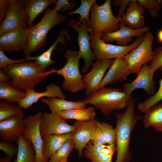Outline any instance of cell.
<instances>
[{"label": "cell", "mask_w": 162, "mask_h": 162, "mask_svg": "<svg viewBox=\"0 0 162 162\" xmlns=\"http://www.w3.org/2000/svg\"><path fill=\"white\" fill-rule=\"evenodd\" d=\"M135 100L128 103L124 113H115L116 118L115 145L117 152L115 162H130L133 155L130 150L132 133L138 121L142 118L136 115L134 109Z\"/></svg>", "instance_id": "cell-1"}, {"label": "cell", "mask_w": 162, "mask_h": 162, "mask_svg": "<svg viewBox=\"0 0 162 162\" xmlns=\"http://www.w3.org/2000/svg\"><path fill=\"white\" fill-rule=\"evenodd\" d=\"M16 63L3 68L1 70L12 80L10 85L16 90L24 92L34 87L45 80L42 75L46 70L42 69L36 62L30 60Z\"/></svg>", "instance_id": "cell-2"}, {"label": "cell", "mask_w": 162, "mask_h": 162, "mask_svg": "<svg viewBox=\"0 0 162 162\" xmlns=\"http://www.w3.org/2000/svg\"><path fill=\"white\" fill-rule=\"evenodd\" d=\"M65 16L62 15L50 8L44 11V16L37 24L30 26L26 41V47L24 51L26 56L42 47L46 44L47 34L55 26L64 21Z\"/></svg>", "instance_id": "cell-3"}, {"label": "cell", "mask_w": 162, "mask_h": 162, "mask_svg": "<svg viewBox=\"0 0 162 162\" xmlns=\"http://www.w3.org/2000/svg\"><path fill=\"white\" fill-rule=\"evenodd\" d=\"M132 99L119 88L105 87L87 96L84 100L86 104L92 105L103 115L108 116L115 110L126 107Z\"/></svg>", "instance_id": "cell-4"}, {"label": "cell", "mask_w": 162, "mask_h": 162, "mask_svg": "<svg viewBox=\"0 0 162 162\" xmlns=\"http://www.w3.org/2000/svg\"><path fill=\"white\" fill-rule=\"evenodd\" d=\"M111 0H106L102 5L95 2L91 10V18L87 23L90 34L101 35L119 29L121 18L115 16L112 12Z\"/></svg>", "instance_id": "cell-5"}, {"label": "cell", "mask_w": 162, "mask_h": 162, "mask_svg": "<svg viewBox=\"0 0 162 162\" xmlns=\"http://www.w3.org/2000/svg\"><path fill=\"white\" fill-rule=\"evenodd\" d=\"M64 57L67 62L62 68L58 70L53 68L42 75L46 76L51 74H56L62 76L64 79L62 83L63 88L72 93H76L85 88L82 82V76L80 71V58L78 51L68 50Z\"/></svg>", "instance_id": "cell-6"}, {"label": "cell", "mask_w": 162, "mask_h": 162, "mask_svg": "<svg viewBox=\"0 0 162 162\" xmlns=\"http://www.w3.org/2000/svg\"><path fill=\"white\" fill-rule=\"evenodd\" d=\"M91 47L95 60L124 57L128 53L137 47L143 39V37L138 38L130 44L121 46L105 42L100 39L101 35L99 34H91Z\"/></svg>", "instance_id": "cell-7"}, {"label": "cell", "mask_w": 162, "mask_h": 162, "mask_svg": "<svg viewBox=\"0 0 162 162\" xmlns=\"http://www.w3.org/2000/svg\"><path fill=\"white\" fill-rule=\"evenodd\" d=\"M154 39L152 34L149 31L147 32L140 45L124 56L131 74L137 75L142 66L152 59L154 53L152 47Z\"/></svg>", "instance_id": "cell-8"}, {"label": "cell", "mask_w": 162, "mask_h": 162, "mask_svg": "<svg viewBox=\"0 0 162 162\" xmlns=\"http://www.w3.org/2000/svg\"><path fill=\"white\" fill-rule=\"evenodd\" d=\"M68 23L69 26L74 28L78 33L79 54L80 58H83L84 61V65L81 70L82 73H86L88 71L90 66L92 65L93 60H95L91 47V34L88 33L87 22L84 20L81 21L70 19Z\"/></svg>", "instance_id": "cell-9"}, {"label": "cell", "mask_w": 162, "mask_h": 162, "mask_svg": "<svg viewBox=\"0 0 162 162\" xmlns=\"http://www.w3.org/2000/svg\"><path fill=\"white\" fill-rule=\"evenodd\" d=\"M28 16L24 9L21 0H9L5 17L0 26V36L20 28H27Z\"/></svg>", "instance_id": "cell-10"}, {"label": "cell", "mask_w": 162, "mask_h": 162, "mask_svg": "<svg viewBox=\"0 0 162 162\" xmlns=\"http://www.w3.org/2000/svg\"><path fill=\"white\" fill-rule=\"evenodd\" d=\"M43 114L41 112H39L35 115H29L24 119L26 129L22 135L25 139L29 140L33 145L35 153V162L48 161L44 157L42 152L43 140L40 126Z\"/></svg>", "instance_id": "cell-11"}, {"label": "cell", "mask_w": 162, "mask_h": 162, "mask_svg": "<svg viewBox=\"0 0 162 162\" xmlns=\"http://www.w3.org/2000/svg\"><path fill=\"white\" fill-rule=\"evenodd\" d=\"M113 60L98 59L93 63L91 70L82 76V84L87 96L100 90V85L105 75L112 65Z\"/></svg>", "instance_id": "cell-12"}, {"label": "cell", "mask_w": 162, "mask_h": 162, "mask_svg": "<svg viewBox=\"0 0 162 162\" xmlns=\"http://www.w3.org/2000/svg\"><path fill=\"white\" fill-rule=\"evenodd\" d=\"M155 71L149 65L144 64L133 81L123 84V91L130 97H132L133 91L137 89H142L148 95H153L155 92V82L153 80Z\"/></svg>", "instance_id": "cell-13"}, {"label": "cell", "mask_w": 162, "mask_h": 162, "mask_svg": "<svg viewBox=\"0 0 162 162\" xmlns=\"http://www.w3.org/2000/svg\"><path fill=\"white\" fill-rule=\"evenodd\" d=\"M74 125L68 124L65 120L56 114L45 112L41 119L40 130L42 137L52 134H62L74 132Z\"/></svg>", "instance_id": "cell-14"}, {"label": "cell", "mask_w": 162, "mask_h": 162, "mask_svg": "<svg viewBox=\"0 0 162 162\" xmlns=\"http://www.w3.org/2000/svg\"><path fill=\"white\" fill-rule=\"evenodd\" d=\"M30 27L20 28L0 36V50L8 52L23 50L26 47Z\"/></svg>", "instance_id": "cell-15"}, {"label": "cell", "mask_w": 162, "mask_h": 162, "mask_svg": "<svg viewBox=\"0 0 162 162\" xmlns=\"http://www.w3.org/2000/svg\"><path fill=\"white\" fill-rule=\"evenodd\" d=\"M149 30V27L147 26L141 28L135 29L120 23L118 30L101 35L100 39L105 43L115 41L118 45L126 46L132 41V37H143Z\"/></svg>", "instance_id": "cell-16"}, {"label": "cell", "mask_w": 162, "mask_h": 162, "mask_svg": "<svg viewBox=\"0 0 162 162\" xmlns=\"http://www.w3.org/2000/svg\"><path fill=\"white\" fill-rule=\"evenodd\" d=\"M98 121L97 119L87 121H76L73 125L75 130L71 138L77 151L78 155L81 157L86 145L91 140L93 130L97 126Z\"/></svg>", "instance_id": "cell-17"}, {"label": "cell", "mask_w": 162, "mask_h": 162, "mask_svg": "<svg viewBox=\"0 0 162 162\" xmlns=\"http://www.w3.org/2000/svg\"><path fill=\"white\" fill-rule=\"evenodd\" d=\"M128 65L124 57L114 58L100 85V90L107 85L122 82L131 74Z\"/></svg>", "instance_id": "cell-18"}, {"label": "cell", "mask_w": 162, "mask_h": 162, "mask_svg": "<svg viewBox=\"0 0 162 162\" xmlns=\"http://www.w3.org/2000/svg\"><path fill=\"white\" fill-rule=\"evenodd\" d=\"M23 112L12 118L0 122V137L3 141L13 142L25 132L26 126Z\"/></svg>", "instance_id": "cell-19"}, {"label": "cell", "mask_w": 162, "mask_h": 162, "mask_svg": "<svg viewBox=\"0 0 162 162\" xmlns=\"http://www.w3.org/2000/svg\"><path fill=\"white\" fill-rule=\"evenodd\" d=\"M116 152L115 143L98 145L90 141L84 148L83 155L91 162H112L113 156Z\"/></svg>", "instance_id": "cell-20"}, {"label": "cell", "mask_w": 162, "mask_h": 162, "mask_svg": "<svg viewBox=\"0 0 162 162\" xmlns=\"http://www.w3.org/2000/svg\"><path fill=\"white\" fill-rule=\"evenodd\" d=\"M145 9L137 0H130L126 12L121 18L120 23L135 29L145 27Z\"/></svg>", "instance_id": "cell-21"}, {"label": "cell", "mask_w": 162, "mask_h": 162, "mask_svg": "<svg viewBox=\"0 0 162 162\" xmlns=\"http://www.w3.org/2000/svg\"><path fill=\"white\" fill-rule=\"evenodd\" d=\"M25 93L26 97L18 103V105L25 109L31 106L43 97H57L64 99L66 98L61 87L53 83L47 86L45 92H37L34 89H30L26 91Z\"/></svg>", "instance_id": "cell-22"}, {"label": "cell", "mask_w": 162, "mask_h": 162, "mask_svg": "<svg viewBox=\"0 0 162 162\" xmlns=\"http://www.w3.org/2000/svg\"><path fill=\"white\" fill-rule=\"evenodd\" d=\"M74 132L62 134H52L42 137V152L46 160L50 158L62 145L71 138Z\"/></svg>", "instance_id": "cell-23"}, {"label": "cell", "mask_w": 162, "mask_h": 162, "mask_svg": "<svg viewBox=\"0 0 162 162\" xmlns=\"http://www.w3.org/2000/svg\"><path fill=\"white\" fill-rule=\"evenodd\" d=\"M68 30L64 29L59 34L57 38L53 44L46 51L41 55L34 56H25L26 60L33 61L36 62L43 69H46L55 62L51 59L52 52L56 49V46L58 43L61 45L65 44L66 41V37L69 36Z\"/></svg>", "instance_id": "cell-24"}, {"label": "cell", "mask_w": 162, "mask_h": 162, "mask_svg": "<svg viewBox=\"0 0 162 162\" xmlns=\"http://www.w3.org/2000/svg\"><path fill=\"white\" fill-rule=\"evenodd\" d=\"M41 101L49 106L51 113L53 114L73 109L85 108L86 106L84 100L71 101L57 97H47L42 99Z\"/></svg>", "instance_id": "cell-25"}, {"label": "cell", "mask_w": 162, "mask_h": 162, "mask_svg": "<svg viewBox=\"0 0 162 162\" xmlns=\"http://www.w3.org/2000/svg\"><path fill=\"white\" fill-rule=\"evenodd\" d=\"M56 0H23V7L28 16V27H30L36 17L52 3L56 4Z\"/></svg>", "instance_id": "cell-26"}, {"label": "cell", "mask_w": 162, "mask_h": 162, "mask_svg": "<svg viewBox=\"0 0 162 162\" xmlns=\"http://www.w3.org/2000/svg\"><path fill=\"white\" fill-rule=\"evenodd\" d=\"M143 118L145 128L152 127L156 131L162 132V103H158L152 107Z\"/></svg>", "instance_id": "cell-27"}, {"label": "cell", "mask_w": 162, "mask_h": 162, "mask_svg": "<svg viewBox=\"0 0 162 162\" xmlns=\"http://www.w3.org/2000/svg\"><path fill=\"white\" fill-rule=\"evenodd\" d=\"M18 151L14 162H35V150L31 141L21 135L16 141Z\"/></svg>", "instance_id": "cell-28"}, {"label": "cell", "mask_w": 162, "mask_h": 162, "mask_svg": "<svg viewBox=\"0 0 162 162\" xmlns=\"http://www.w3.org/2000/svg\"><path fill=\"white\" fill-rule=\"evenodd\" d=\"M56 114L64 120L75 119L80 121L93 120L96 115L94 108L92 106L64 111Z\"/></svg>", "instance_id": "cell-29"}, {"label": "cell", "mask_w": 162, "mask_h": 162, "mask_svg": "<svg viewBox=\"0 0 162 162\" xmlns=\"http://www.w3.org/2000/svg\"><path fill=\"white\" fill-rule=\"evenodd\" d=\"M26 96L25 92L13 88L9 82H0V99L8 101L10 103H18Z\"/></svg>", "instance_id": "cell-30"}, {"label": "cell", "mask_w": 162, "mask_h": 162, "mask_svg": "<svg viewBox=\"0 0 162 162\" xmlns=\"http://www.w3.org/2000/svg\"><path fill=\"white\" fill-rule=\"evenodd\" d=\"M22 108L11 105L6 100H0V122L16 117L23 113Z\"/></svg>", "instance_id": "cell-31"}, {"label": "cell", "mask_w": 162, "mask_h": 162, "mask_svg": "<svg viewBox=\"0 0 162 162\" xmlns=\"http://www.w3.org/2000/svg\"><path fill=\"white\" fill-rule=\"evenodd\" d=\"M160 69L162 72V67ZM159 89L155 94L148 98L143 102L138 104V109L143 112L146 113L152 107L162 100V78L159 80Z\"/></svg>", "instance_id": "cell-32"}, {"label": "cell", "mask_w": 162, "mask_h": 162, "mask_svg": "<svg viewBox=\"0 0 162 162\" xmlns=\"http://www.w3.org/2000/svg\"><path fill=\"white\" fill-rule=\"evenodd\" d=\"M97 2L96 0H81V4L76 10L67 13L68 15L75 14L80 15L78 18L79 20L81 21L84 20L87 23L90 20L89 14L91 9L94 4Z\"/></svg>", "instance_id": "cell-33"}, {"label": "cell", "mask_w": 162, "mask_h": 162, "mask_svg": "<svg viewBox=\"0 0 162 162\" xmlns=\"http://www.w3.org/2000/svg\"><path fill=\"white\" fill-rule=\"evenodd\" d=\"M75 147V144L71 138L66 141L52 156L49 162H60L65 157H68Z\"/></svg>", "instance_id": "cell-34"}, {"label": "cell", "mask_w": 162, "mask_h": 162, "mask_svg": "<svg viewBox=\"0 0 162 162\" xmlns=\"http://www.w3.org/2000/svg\"><path fill=\"white\" fill-rule=\"evenodd\" d=\"M144 9L148 10L151 16L157 18L159 16V12L161 9L162 0H137Z\"/></svg>", "instance_id": "cell-35"}, {"label": "cell", "mask_w": 162, "mask_h": 162, "mask_svg": "<svg viewBox=\"0 0 162 162\" xmlns=\"http://www.w3.org/2000/svg\"><path fill=\"white\" fill-rule=\"evenodd\" d=\"M97 124L105 138L107 144L112 145L115 143L116 132L113 127L105 122L98 121Z\"/></svg>", "instance_id": "cell-36"}, {"label": "cell", "mask_w": 162, "mask_h": 162, "mask_svg": "<svg viewBox=\"0 0 162 162\" xmlns=\"http://www.w3.org/2000/svg\"><path fill=\"white\" fill-rule=\"evenodd\" d=\"M78 5V3L76 0H58L57 1L53 10L58 12L62 9L61 11L64 13L68 10H73Z\"/></svg>", "instance_id": "cell-37"}, {"label": "cell", "mask_w": 162, "mask_h": 162, "mask_svg": "<svg viewBox=\"0 0 162 162\" xmlns=\"http://www.w3.org/2000/svg\"><path fill=\"white\" fill-rule=\"evenodd\" d=\"M0 149L4 151L11 160L13 156L17 155L18 146L13 142L3 140L0 142Z\"/></svg>", "instance_id": "cell-38"}, {"label": "cell", "mask_w": 162, "mask_h": 162, "mask_svg": "<svg viewBox=\"0 0 162 162\" xmlns=\"http://www.w3.org/2000/svg\"><path fill=\"white\" fill-rule=\"evenodd\" d=\"M154 55L150 61V66L155 71L162 67V47L156 48L154 51Z\"/></svg>", "instance_id": "cell-39"}, {"label": "cell", "mask_w": 162, "mask_h": 162, "mask_svg": "<svg viewBox=\"0 0 162 162\" xmlns=\"http://www.w3.org/2000/svg\"><path fill=\"white\" fill-rule=\"evenodd\" d=\"M90 141L93 143L98 145L107 144L105 136L98 125L92 132Z\"/></svg>", "instance_id": "cell-40"}, {"label": "cell", "mask_w": 162, "mask_h": 162, "mask_svg": "<svg viewBox=\"0 0 162 162\" xmlns=\"http://www.w3.org/2000/svg\"><path fill=\"white\" fill-rule=\"evenodd\" d=\"M26 60L25 59L13 60L9 58L4 54V52L0 50V70L3 68L16 63H20L25 62Z\"/></svg>", "instance_id": "cell-41"}, {"label": "cell", "mask_w": 162, "mask_h": 162, "mask_svg": "<svg viewBox=\"0 0 162 162\" xmlns=\"http://www.w3.org/2000/svg\"><path fill=\"white\" fill-rule=\"evenodd\" d=\"M130 0H115L113 2L114 6L119 5L118 12L117 17L121 18L125 14L124 12L128 7Z\"/></svg>", "instance_id": "cell-42"}, {"label": "cell", "mask_w": 162, "mask_h": 162, "mask_svg": "<svg viewBox=\"0 0 162 162\" xmlns=\"http://www.w3.org/2000/svg\"><path fill=\"white\" fill-rule=\"evenodd\" d=\"M9 4V0H0V23L4 20L7 13Z\"/></svg>", "instance_id": "cell-43"}, {"label": "cell", "mask_w": 162, "mask_h": 162, "mask_svg": "<svg viewBox=\"0 0 162 162\" xmlns=\"http://www.w3.org/2000/svg\"><path fill=\"white\" fill-rule=\"evenodd\" d=\"M10 77L2 70H0V82L9 81Z\"/></svg>", "instance_id": "cell-44"}, {"label": "cell", "mask_w": 162, "mask_h": 162, "mask_svg": "<svg viewBox=\"0 0 162 162\" xmlns=\"http://www.w3.org/2000/svg\"><path fill=\"white\" fill-rule=\"evenodd\" d=\"M157 37L159 42L162 44V28L158 32L157 34Z\"/></svg>", "instance_id": "cell-45"}, {"label": "cell", "mask_w": 162, "mask_h": 162, "mask_svg": "<svg viewBox=\"0 0 162 162\" xmlns=\"http://www.w3.org/2000/svg\"><path fill=\"white\" fill-rule=\"evenodd\" d=\"M11 160L7 156L4 158H0V162H11Z\"/></svg>", "instance_id": "cell-46"}, {"label": "cell", "mask_w": 162, "mask_h": 162, "mask_svg": "<svg viewBox=\"0 0 162 162\" xmlns=\"http://www.w3.org/2000/svg\"><path fill=\"white\" fill-rule=\"evenodd\" d=\"M67 157H66L60 162H68Z\"/></svg>", "instance_id": "cell-47"}, {"label": "cell", "mask_w": 162, "mask_h": 162, "mask_svg": "<svg viewBox=\"0 0 162 162\" xmlns=\"http://www.w3.org/2000/svg\"><path fill=\"white\" fill-rule=\"evenodd\" d=\"M48 162V161H47V162Z\"/></svg>", "instance_id": "cell-48"}]
</instances>
